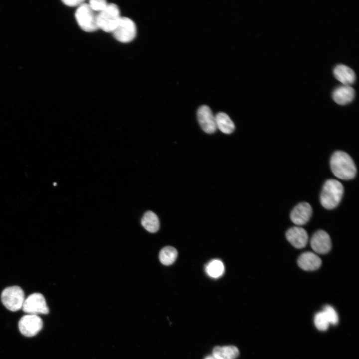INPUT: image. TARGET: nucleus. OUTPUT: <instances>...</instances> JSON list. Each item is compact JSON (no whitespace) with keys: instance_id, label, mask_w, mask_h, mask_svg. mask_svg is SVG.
<instances>
[{"instance_id":"20e7f679","label":"nucleus","mask_w":359,"mask_h":359,"mask_svg":"<svg viewBox=\"0 0 359 359\" xmlns=\"http://www.w3.org/2000/svg\"><path fill=\"white\" fill-rule=\"evenodd\" d=\"M97 14L88 3H84L78 7L75 16L78 24L83 31L93 32L99 29Z\"/></svg>"},{"instance_id":"aec40b11","label":"nucleus","mask_w":359,"mask_h":359,"mask_svg":"<svg viewBox=\"0 0 359 359\" xmlns=\"http://www.w3.org/2000/svg\"><path fill=\"white\" fill-rule=\"evenodd\" d=\"M207 274L214 278H218L224 273V266L221 261L214 259L209 262L206 267Z\"/></svg>"},{"instance_id":"412c9836","label":"nucleus","mask_w":359,"mask_h":359,"mask_svg":"<svg viewBox=\"0 0 359 359\" xmlns=\"http://www.w3.org/2000/svg\"><path fill=\"white\" fill-rule=\"evenodd\" d=\"M314 324L316 327L320 331H325L328 329L329 323L322 311L315 314Z\"/></svg>"},{"instance_id":"1a4fd4ad","label":"nucleus","mask_w":359,"mask_h":359,"mask_svg":"<svg viewBox=\"0 0 359 359\" xmlns=\"http://www.w3.org/2000/svg\"><path fill=\"white\" fill-rule=\"evenodd\" d=\"M197 116L199 123L205 132L212 134L216 131L215 116L209 106H200L197 111Z\"/></svg>"},{"instance_id":"39448f33","label":"nucleus","mask_w":359,"mask_h":359,"mask_svg":"<svg viewBox=\"0 0 359 359\" xmlns=\"http://www.w3.org/2000/svg\"><path fill=\"white\" fill-rule=\"evenodd\" d=\"M1 299L7 309L11 311H16L22 308L25 300L24 293L18 286L8 287L2 291Z\"/></svg>"},{"instance_id":"dca6fc26","label":"nucleus","mask_w":359,"mask_h":359,"mask_svg":"<svg viewBox=\"0 0 359 359\" xmlns=\"http://www.w3.org/2000/svg\"><path fill=\"white\" fill-rule=\"evenodd\" d=\"M212 355L218 359H235L239 355L238 349L234 346L215 347Z\"/></svg>"},{"instance_id":"7ed1b4c3","label":"nucleus","mask_w":359,"mask_h":359,"mask_svg":"<svg viewBox=\"0 0 359 359\" xmlns=\"http://www.w3.org/2000/svg\"><path fill=\"white\" fill-rule=\"evenodd\" d=\"M120 10L114 3L108 4L106 7L97 14L99 29L106 32H112L121 18Z\"/></svg>"},{"instance_id":"9d476101","label":"nucleus","mask_w":359,"mask_h":359,"mask_svg":"<svg viewBox=\"0 0 359 359\" xmlns=\"http://www.w3.org/2000/svg\"><path fill=\"white\" fill-rule=\"evenodd\" d=\"M310 246L318 254H325L331 250L332 243L329 234L322 230L314 233L310 240Z\"/></svg>"},{"instance_id":"a211bd4d","label":"nucleus","mask_w":359,"mask_h":359,"mask_svg":"<svg viewBox=\"0 0 359 359\" xmlns=\"http://www.w3.org/2000/svg\"><path fill=\"white\" fill-rule=\"evenodd\" d=\"M141 224L148 232L155 233L159 228L158 217L153 212L148 211L143 215L141 219Z\"/></svg>"},{"instance_id":"f8f14e48","label":"nucleus","mask_w":359,"mask_h":359,"mask_svg":"<svg viewBox=\"0 0 359 359\" xmlns=\"http://www.w3.org/2000/svg\"><path fill=\"white\" fill-rule=\"evenodd\" d=\"M286 237L293 246L298 249L305 247L308 240L306 231L304 228L298 226L289 228L286 233Z\"/></svg>"},{"instance_id":"f257e3e1","label":"nucleus","mask_w":359,"mask_h":359,"mask_svg":"<svg viewBox=\"0 0 359 359\" xmlns=\"http://www.w3.org/2000/svg\"><path fill=\"white\" fill-rule=\"evenodd\" d=\"M330 167L333 174L343 180L353 179L357 172L352 158L342 151H337L333 154L330 159Z\"/></svg>"},{"instance_id":"4be33fe9","label":"nucleus","mask_w":359,"mask_h":359,"mask_svg":"<svg viewBox=\"0 0 359 359\" xmlns=\"http://www.w3.org/2000/svg\"><path fill=\"white\" fill-rule=\"evenodd\" d=\"M329 324L336 325L338 323L339 318L335 310L330 305L324 306L322 311Z\"/></svg>"},{"instance_id":"0eeeda50","label":"nucleus","mask_w":359,"mask_h":359,"mask_svg":"<svg viewBox=\"0 0 359 359\" xmlns=\"http://www.w3.org/2000/svg\"><path fill=\"white\" fill-rule=\"evenodd\" d=\"M23 310L29 314L49 313V309L43 295L40 293H34L25 299L22 306Z\"/></svg>"},{"instance_id":"ddd939ff","label":"nucleus","mask_w":359,"mask_h":359,"mask_svg":"<svg viewBox=\"0 0 359 359\" xmlns=\"http://www.w3.org/2000/svg\"><path fill=\"white\" fill-rule=\"evenodd\" d=\"M300 268L305 271H314L321 266L322 261L315 253L307 251L301 254L297 260Z\"/></svg>"},{"instance_id":"6ab92c4d","label":"nucleus","mask_w":359,"mask_h":359,"mask_svg":"<svg viewBox=\"0 0 359 359\" xmlns=\"http://www.w3.org/2000/svg\"><path fill=\"white\" fill-rule=\"evenodd\" d=\"M176 249L172 246H166L162 248L159 253V260L164 265L173 264L177 257Z\"/></svg>"},{"instance_id":"2eb2a0df","label":"nucleus","mask_w":359,"mask_h":359,"mask_svg":"<svg viewBox=\"0 0 359 359\" xmlns=\"http://www.w3.org/2000/svg\"><path fill=\"white\" fill-rule=\"evenodd\" d=\"M333 74L335 77L343 85H350L355 81L356 75L354 71L345 65H337L334 68Z\"/></svg>"},{"instance_id":"6e6552de","label":"nucleus","mask_w":359,"mask_h":359,"mask_svg":"<svg viewBox=\"0 0 359 359\" xmlns=\"http://www.w3.org/2000/svg\"><path fill=\"white\" fill-rule=\"evenodd\" d=\"M22 334L27 337L36 335L43 327V321L37 315L28 314L23 316L18 323Z\"/></svg>"},{"instance_id":"423d86ee","label":"nucleus","mask_w":359,"mask_h":359,"mask_svg":"<svg viewBox=\"0 0 359 359\" xmlns=\"http://www.w3.org/2000/svg\"><path fill=\"white\" fill-rule=\"evenodd\" d=\"M136 32V26L134 21L128 17H121L112 33L117 41L128 43L135 38Z\"/></svg>"},{"instance_id":"b1692460","label":"nucleus","mask_w":359,"mask_h":359,"mask_svg":"<svg viewBox=\"0 0 359 359\" xmlns=\"http://www.w3.org/2000/svg\"><path fill=\"white\" fill-rule=\"evenodd\" d=\"M62 2L68 6L78 7L84 3V1L82 0H64Z\"/></svg>"},{"instance_id":"393cba45","label":"nucleus","mask_w":359,"mask_h":359,"mask_svg":"<svg viewBox=\"0 0 359 359\" xmlns=\"http://www.w3.org/2000/svg\"><path fill=\"white\" fill-rule=\"evenodd\" d=\"M204 359H218L213 355L207 356Z\"/></svg>"},{"instance_id":"f3484780","label":"nucleus","mask_w":359,"mask_h":359,"mask_svg":"<svg viewBox=\"0 0 359 359\" xmlns=\"http://www.w3.org/2000/svg\"><path fill=\"white\" fill-rule=\"evenodd\" d=\"M215 116L216 128L222 132L229 134L235 129V125L229 116L224 112H219Z\"/></svg>"},{"instance_id":"f03ea898","label":"nucleus","mask_w":359,"mask_h":359,"mask_svg":"<svg viewBox=\"0 0 359 359\" xmlns=\"http://www.w3.org/2000/svg\"><path fill=\"white\" fill-rule=\"evenodd\" d=\"M344 194V187L338 180L329 179L324 183L320 195V202L323 207L332 209L340 203Z\"/></svg>"},{"instance_id":"4468645a","label":"nucleus","mask_w":359,"mask_h":359,"mask_svg":"<svg viewBox=\"0 0 359 359\" xmlns=\"http://www.w3.org/2000/svg\"><path fill=\"white\" fill-rule=\"evenodd\" d=\"M355 92L350 85H343L334 89L332 97L335 102L340 105L350 103L354 98Z\"/></svg>"},{"instance_id":"5701e85b","label":"nucleus","mask_w":359,"mask_h":359,"mask_svg":"<svg viewBox=\"0 0 359 359\" xmlns=\"http://www.w3.org/2000/svg\"><path fill=\"white\" fill-rule=\"evenodd\" d=\"M88 4L93 11L98 13L103 11L108 5L106 1L103 0H91Z\"/></svg>"},{"instance_id":"9b49d317","label":"nucleus","mask_w":359,"mask_h":359,"mask_svg":"<svg viewBox=\"0 0 359 359\" xmlns=\"http://www.w3.org/2000/svg\"><path fill=\"white\" fill-rule=\"evenodd\" d=\"M312 213L311 205L307 202H301L293 209L290 213V219L295 224L303 225L310 220Z\"/></svg>"}]
</instances>
